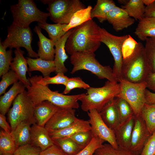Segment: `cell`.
Instances as JSON below:
<instances>
[{
    "label": "cell",
    "mask_w": 155,
    "mask_h": 155,
    "mask_svg": "<svg viewBox=\"0 0 155 155\" xmlns=\"http://www.w3.org/2000/svg\"><path fill=\"white\" fill-rule=\"evenodd\" d=\"M99 26L92 19L73 28L65 44L66 52L71 55L77 52L94 53L101 43Z\"/></svg>",
    "instance_id": "cell-1"
},
{
    "label": "cell",
    "mask_w": 155,
    "mask_h": 155,
    "mask_svg": "<svg viewBox=\"0 0 155 155\" xmlns=\"http://www.w3.org/2000/svg\"><path fill=\"white\" fill-rule=\"evenodd\" d=\"M31 85L27 88V94L34 106L47 101L62 108L78 109V102L83 93L74 95H66L58 91L51 90L48 86L38 83L36 75L29 78Z\"/></svg>",
    "instance_id": "cell-2"
},
{
    "label": "cell",
    "mask_w": 155,
    "mask_h": 155,
    "mask_svg": "<svg viewBox=\"0 0 155 155\" xmlns=\"http://www.w3.org/2000/svg\"><path fill=\"white\" fill-rule=\"evenodd\" d=\"M150 72L144 46L139 42L133 53L123 59L122 78L131 82L140 83L145 82Z\"/></svg>",
    "instance_id": "cell-3"
},
{
    "label": "cell",
    "mask_w": 155,
    "mask_h": 155,
    "mask_svg": "<svg viewBox=\"0 0 155 155\" xmlns=\"http://www.w3.org/2000/svg\"><path fill=\"white\" fill-rule=\"evenodd\" d=\"M120 89L119 83L108 80L102 87H90L86 89L87 93H84L79 99L81 102L82 110L88 112L94 109L99 113L107 103L117 96Z\"/></svg>",
    "instance_id": "cell-4"
},
{
    "label": "cell",
    "mask_w": 155,
    "mask_h": 155,
    "mask_svg": "<svg viewBox=\"0 0 155 155\" xmlns=\"http://www.w3.org/2000/svg\"><path fill=\"white\" fill-rule=\"evenodd\" d=\"M70 62L73 65L71 73L84 70L90 71L100 79H106L111 82H119L109 65H102L95 58L94 53L77 52L71 55Z\"/></svg>",
    "instance_id": "cell-5"
},
{
    "label": "cell",
    "mask_w": 155,
    "mask_h": 155,
    "mask_svg": "<svg viewBox=\"0 0 155 155\" xmlns=\"http://www.w3.org/2000/svg\"><path fill=\"white\" fill-rule=\"evenodd\" d=\"M13 18V23L22 28H27L34 22L46 23L48 13L43 12L37 7L32 0H19L18 3L10 6Z\"/></svg>",
    "instance_id": "cell-6"
},
{
    "label": "cell",
    "mask_w": 155,
    "mask_h": 155,
    "mask_svg": "<svg viewBox=\"0 0 155 155\" xmlns=\"http://www.w3.org/2000/svg\"><path fill=\"white\" fill-rule=\"evenodd\" d=\"M12 106L7 112V118L13 131L16 126L23 121L31 125L36 123L34 116V106L25 90L19 94L12 103Z\"/></svg>",
    "instance_id": "cell-7"
},
{
    "label": "cell",
    "mask_w": 155,
    "mask_h": 155,
    "mask_svg": "<svg viewBox=\"0 0 155 155\" xmlns=\"http://www.w3.org/2000/svg\"><path fill=\"white\" fill-rule=\"evenodd\" d=\"M48 5L51 20L55 23L68 24L73 14L77 11L86 7L79 0H40Z\"/></svg>",
    "instance_id": "cell-8"
},
{
    "label": "cell",
    "mask_w": 155,
    "mask_h": 155,
    "mask_svg": "<svg viewBox=\"0 0 155 155\" xmlns=\"http://www.w3.org/2000/svg\"><path fill=\"white\" fill-rule=\"evenodd\" d=\"M119 83L120 91L117 97L122 98L127 102L133 109L135 116L140 115L146 103L145 92L147 87L146 82L133 83L122 78L119 81Z\"/></svg>",
    "instance_id": "cell-9"
},
{
    "label": "cell",
    "mask_w": 155,
    "mask_h": 155,
    "mask_svg": "<svg viewBox=\"0 0 155 155\" xmlns=\"http://www.w3.org/2000/svg\"><path fill=\"white\" fill-rule=\"evenodd\" d=\"M8 34L2 42L6 49H12L22 47L28 52V57L38 58L37 53L33 51L31 46L32 33L30 28H22L12 23L7 28Z\"/></svg>",
    "instance_id": "cell-10"
},
{
    "label": "cell",
    "mask_w": 155,
    "mask_h": 155,
    "mask_svg": "<svg viewBox=\"0 0 155 155\" xmlns=\"http://www.w3.org/2000/svg\"><path fill=\"white\" fill-rule=\"evenodd\" d=\"M100 40L108 48L114 59L113 72L118 81L122 78V68L123 59L122 46L129 35L122 36L114 35L105 28L99 26Z\"/></svg>",
    "instance_id": "cell-11"
},
{
    "label": "cell",
    "mask_w": 155,
    "mask_h": 155,
    "mask_svg": "<svg viewBox=\"0 0 155 155\" xmlns=\"http://www.w3.org/2000/svg\"><path fill=\"white\" fill-rule=\"evenodd\" d=\"M87 113L93 136L97 137L104 142H107L114 148H118L119 146L116 142L114 131L104 123L99 113L94 109L90 110Z\"/></svg>",
    "instance_id": "cell-12"
},
{
    "label": "cell",
    "mask_w": 155,
    "mask_h": 155,
    "mask_svg": "<svg viewBox=\"0 0 155 155\" xmlns=\"http://www.w3.org/2000/svg\"><path fill=\"white\" fill-rule=\"evenodd\" d=\"M135 123L129 150L135 155H140L144 145L152 134L140 115L135 116Z\"/></svg>",
    "instance_id": "cell-13"
},
{
    "label": "cell",
    "mask_w": 155,
    "mask_h": 155,
    "mask_svg": "<svg viewBox=\"0 0 155 155\" xmlns=\"http://www.w3.org/2000/svg\"><path fill=\"white\" fill-rule=\"evenodd\" d=\"M74 109L60 108L45 126L49 132L64 128L71 124L76 117Z\"/></svg>",
    "instance_id": "cell-14"
},
{
    "label": "cell",
    "mask_w": 155,
    "mask_h": 155,
    "mask_svg": "<svg viewBox=\"0 0 155 155\" xmlns=\"http://www.w3.org/2000/svg\"><path fill=\"white\" fill-rule=\"evenodd\" d=\"M106 20L116 32L127 28L133 24L135 21L124 9L117 6L108 13Z\"/></svg>",
    "instance_id": "cell-15"
},
{
    "label": "cell",
    "mask_w": 155,
    "mask_h": 155,
    "mask_svg": "<svg viewBox=\"0 0 155 155\" xmlns=\"http://www.w3.org/2000/svg\"><path fill=\"white\" fill-rule=\"evenodd\" d=\"M14 52L15 56L11 64L10 68L16 73L20 81L27 88L31 85V84L26 76L28 68L27 59L24 56V52L19 48L16 49Z\"/></svg>",
    "instance_id": "cell-16"
},
{
    "label": "cell",
    "mask_w": 155,
    "mask_h": 155,
    "mask_svg": "<svg viewBox=\"0 0 155 155\" xmlns=\"http://www.w3.org/2000/svg\"><path fill=\"white\" fill-rule=\"evenodd\" d=\"M72 29L67 31L55 43L54 61L55 67V72L57 73L59 72L64 73L68 71L64 65V62L68 58L65 47L66 42Z\"/></svg>",
    "instance_id": "cell-17"
},
{
    "label": "cell",
    "mask_w": 155,
    "mask_h": 155,
    "mask_svg": "<svg viewBox=\"0 0 155 155\" xmlns=\"http://www.w3.org/2000/svg\"><path fill=\"white\" fill-rule=\"evenodd\" d=\"M135 122L134 115L125 123L120 124L114 131L116 142L119 147L129 150Z\"/></svg>",
    "instance_id": "cell-18"
},
{
    "label": "cell",
    "mask_w": 155,
    "mask_h": 155,
    "mask_svg": "<svg viewBox=\"0 0 155 155\" xmlns=\"http://www.w3.org/2000/svg\"><path fill=\"white\" fill-rule=\"evenodd\" d=\"M91 127L88 121L76 118L74 121L68 127L61 129L49 132L52 140L70 137L80 131L91 130Z\"/></svg>",
    "instance_id": "cell-19"
},
{
    "label": "cell",
    "mask_w": 155,
    "mask_h": 155,
    "mask_svg": "<svg viewBox=\"0 0 155 155\" xmlns=\"http://www.w3.org/2000/svg\"><path fill=\"white\" fill-rule=\"evenodd\" d=\"M30 131L31 143L40 148L42 151L54 144L45 127L35 123L31 126Z\"/></svg>",
    "instance_id": "cell-20"
},
{
    "label": "cell",
    "mask_w": 155,
    "mask_h": 155,
    "mask_svg": "<svg viewBox=\"0 0 155 155\" xmlns=\"http://www.w3.org/2000/svg\"><path fill=\"white\" fill-rule=\"evenodd\" d=\"M34 31L37 34L39 39L38 42V57L45 60H54L55 55L54 47L55 43L43 34L41 28L38 26L35 27Z\"/></svg>",
    "instance_id": "cell-21"
},
{
    "label": "cell",
    "mask_w": 155,
    "mask_h": 155,
    "mask_svg": "<svg viewBox=\"0 0 155 155\" xmlns=\"http://www.w3.org/2000/svg\"><path fill=\"white\" fill-rule=\"evenodd\" d=\"M60 108L45 101L34 106V116L36 123L44 127L46 124Z\"/></svg>",
    "instance_id": "cell-22"
},
{
    "label": "cell",
    "mask_w": 155,
    "mask_h": 155,
    "mask_svg": "<svg viewBox=\"0 0 155 155\" xmlns=\"http://www.w3.org/2000/svg\"><path fill=\"white\" fill-rule=\"evenodd\" d=\"M99 113L104 123L114 131L120 125L115 105V98L107 103Z\"/></svg>",
    "instance_id": "cell-23"
},
{
    "label": "cell",
    "mask_w": 155,
    "mask_h": 155,
    "mask_svg": "<svg viewBox=\"0 0 155 155\" xmlns=\"http://www.w3.org/2000/svg\"><path fill=\"white\" fill-rule=\"evenodd\" d=\"M25 86L19 81L14 84L9 90L0 98V114L5 115L17 96L25 90Z\"/></svg>",
    "instance_id": "cell-24"
},
{
    "label": "cell",
    "mask_w": 155,
    "mask_h": 155,
    "mask_svg": "<svg viewBox=\"0 0 155 155\" xmlns=\"http://www.w3.org/2000/svg\"><path fill=\"white\" fill-rule=\"evenodd\" d=\"M26 59L28 66V71L30 72L39 71L44 77L50 76L51 73L55 72L54 60H45L39 57L34 59L28 57Z\"/></svg>",
    "instance_id": "cell-25"
},
{
    "label": "cell",
    "mask_w": 155,
    "mask_h": 155,
    "mask_svg": "<svg viewBox=\"0 0 155 155\" xmlns=\"http://www.w3.org/2000/svg\"><path fill=\"white\" fill-rule=\"evenodd\" d=\"M134 34L142 41L148 38L155 37V18L144 17L139 21Z\"/></svg>",
    "instance_id": "cell-26"
},
{
    "label": "cell",
    "mask_w": 155,
    "mask_h": 155,
    "mask_svg": "<svg viewBox=\"0 0 155 155\" xmlns=\"http://www.w3.org/2000/svg\"><path fill=\"white\" fill-rule=\"evenodd\" d=\"M31 125L28 121H22L11 132L17 148L20 146L31 143Z\"/></svg>",
    "instance_id": "cell-27"
},
{
    "label": "cell",
    "mask_w": 155,
    "mask_h": 155,
    "mask_svg": "<svg viewBox=\"0 0 155 155\" xmlns=\"http://www.w3.org/2000/svg\"><path fill=\"white\" fill-rule=\"evenodd\" d=\"M116 5L112 0H98L91 12V18H96L101 23L106 20L108 13Z\"/></svg>",
    "instance_id": "cell-28"
},
{
    "label": "cell",
    "mask_w": 155,
    "mask_h": 155,
    "mask_svg": "<svg viewBox=\"0 0 155 155\" xmlns=\"http://www.w3.org/2000/svg\"><path fill=\"white\" fill-rule=\"evenodd\" d=\"M146 7L143 0H129L127 4L121 6L130 17L139 21L145 17Z\"/></svg>",
    "instance_id": "cell-29"
},
{
    "label": "cell",
    "mask_w": 155,
    "mask_h": 155,
    "mask_svg": "<svg viewBox=\"0 0 155 155\" xmlns=\"http://www.w3.org/2000/svg\"><path fill=\"white\" fill-rule=\"evenodd\" d=\"M92 8V6L89 5L85 8L76 11L72 17L69 23L63 29V30L67 32L70 29L92 20L91 12Z\"/></svg>",
    "instance_id": "cell-30"
},
{
    "label": "cell",
    "mask_w": 155,
    "mask_h": 155,
    "mask_svg": "<svg viewBox=\"0 0 155 155\" xmlns=\"http://www.w3.org/2000/svg\"><path fill=\"white\" fill-rule=\"evenodd\" d=\"M17 147L12 132H0V155H13Z\"/></svg>",
    "instance_id": "cell-31"
},
{
    "label": "cell",
    "mask_w": 155,
    "mask_h": 155,
    "mask_svg": "<svg viewBox=\"0 0 155 155\" xmlns=\"http://www.w3.org/2000/svg\"><path fill=\"white\" fill-rule=\"evenodd\" d=\"M54 144L67 155H75L83 148L70 137H66L52 140Z\"/></svg>",
    "instance_id": "cell-32"
},
{
    "label": "cell",
    "mask_w": 155,
    "mask_h": 155,
    "mask_svg": "<svg viewBox=\"0 0 155 155\" xmlns=\"http://www.w3.org/2000/svg\"><path fill=\"white\" fill-rule=\"evenodd\" d=\"M38 26L45 30L48 33L50 39L55 43L67 32L63 30L67 24H49L46 22L38 23Z\"/></svg>",
    "instance_id": "cell-33"
},
{
    "label": "cell",
    "mask_w": 155,
    "mask_h": 155,
    "mask_svg": "<svg viewBox=\"0 0 155 155\" xmlns=\"http://www.w3.org/2000/svg\"><path fill=\"white\" fill-rule=\"evenodd\" d=\"M115 105L120 124L125 123L135 115L132 107L124 99L116 97Z\"/></svg>",
    "instance_id": "cell-34"
},
{
    "label": "cell",
    "mask_w": 155,
    "mask_h": 155,
    "mask_svg": "<svg viewBox=\"0 0 155 155\" xmlns=\"http://www.w3.org/2000/svg\"><path fill=\"white\" fill-rule=\"evenodd\" d=\"M140 115L152 134L155 131V104L145 103Z\"/></svg>",
    "instance_id": "cell-35"
},
{
    "label": "cell",
    "mask_w": 155,
    "mask_h": 155,
    "mask_svg": "<svg viewBox=\"0 0 155 155\" xmlns=\"http://www.w3.org/2000/svg\"><path fill=\"white\" fill-rule=\"evenodd\" d=\"M0 40V77L7 72L9 70L10 65L13 60L12 57L13 51L9 49L6 50Z\"/></svg>",
    "instance_id": "cell-36"
},
{
    "label": "cell",
    "mask_w": 155,
    "mask_h": 155,
    "mask_svg": "<svg viewBox=\"0 0 155 155\" xmlns=\"http://www.w3.org/2000/svg\"><path fill=\"white\" fill-rule=\"evenodd\" d=\"M144 46L146 57L150 71L155 72V37L147 38Z\"/></svg>",
    "instance_id": "cell-37"
},
{
    "label": "cell",
    "mask_w": 155,
    "mask_h": 155,
    "mask_svg": "<svg viewBox=\"0 0 155 155\" xmlns=\"http://www.w3.org/2000/svg\"><path fill=\"white\" fill-rule=\"evenodd\" d=\"M94 155H135L129 150L114 148L109 144H103L95 152Z\"/></svg>",
    "instance_id": "cell-38"
},
{
    "label": "cell",
    "mask_w": 155,
    "mask_h": 155,
    "mask_svg": "<svg viewBox=\"0 0 155 155\" xmlns=\"http://www.w3.org/2000/svg\"><path fill=\"white\" fill-rule=\"evenodd\" d=\"M38 83L43 86H48L50 84H62L65 86L69 78L65 75L64 73L59 72L53 77L43 78L41 75H36Z\"/></svg>",
    "instance_id": "cell-39"
},
{
    "label": "cell",
    "mask_w": 155,
    "mask_h": 155,
    "mask_svg": "<svg viewBox=\"0 0 155 155\" xmlns=\"http://www.w3.org/2000/svg\"><path fill=\"white\" fill-rule=\"evenodd\" d=\"M0 82V95L4 94L7 88L10 85L18 82L19 79L15 72L9 70L1 76Z\"/></svg>",
    "instance_id": "cell-40"
},
{
    "label": "cell",
    "mask_w": 155,
    "mask_h": 155,
    "mask_svg": "<svg viewBox=\"0 0 155 155\" xmlns=\"http://www.w3.org/2000/svg\"><path fill=\"white\" fill-rule=\"evenodd\" d=\"M65 86V88L63 93L64 94L69 93L72 90L76 88L86 90L90 87L80 77L69 78Z\"/></svg>",
    "instance_id": "cell-41"
},
{
    "label": "cell",
    "mask_w": 155,
    "mask_h": 155,
    "mask_svg": "<svg viewBox=\"0 0 155 155\" xmlns=\"http://www.w3.org/2000/svg\"><path fill=\"white\" fill-rule=\"evenodd\" d=\"M70 137L77 144L84 148L90 143L93 136L90 130L78 132Z\"/></svg>",
    "instance_id": "cell-42"
},
{
    "label": "cell",
    "mask_w": 155,
    "mask_h": 155,
    "mask_svg": "<svg viewBox=\"0 0 155 155\" xmlns=\"http://www.w3.org/2000/svg\"><path fill=\"white\" fill-rule=\"evenodd\" d=\"M104 142L97 137H93L90 143L75 155H94L95 151Z\"/></svg>",
    "instance_id": "cell-43"
},
{
    "label": "cell",
    "mask_w": 155,
    "mask_h": 155,
    "mask_svg": "<svg viewBox=\"0 0 155 155\" xmlns=\"http://www.w3.org/2000/svg\"><path fill=\"white\" fill-rule=\"evenodd\" d=\"M41 149L30 143L17 148L13 155H39Z\"/></svg>",
    "instance_id": "cell-44"
},
{
    "label": "cell",
    "mask_w": 155,
    "mask_h": 155,
    "mask_svg": "<svg viewBox=\"0 0 155 155\" xmlns=\"http://www.w3.org/2000/svg\"><path fill=\"white\" fill-rule=\"evenodd\" d=\"M137 42L130 35L125 41L122 46L123 59L131 55L133 52Z\"/></svg>",
    "instance_id": "cell-45"
},
{
    "label": "cell",
    "mask_w": 155,
    "mask_h": 155,
    "mask_svg": "<svg viewBox=\"0 0 155 155\" xmlns=\"http://www.w3.org/2000/svg\"><path fill=\"white\" fill-rule=\"evenodd\" d=\"M140 155H155V131L146 143Z\"/></svg>",
    "instance_id": "cell-46"
},
{
    "label": "cell",
    "mask_w": 155,
    "mask_h": 155,
    "mask_svg": "<svg viewBox=\"0 0 155 155\" xmlns=\"http://www.w3.org/2000/svg\"><path fill=\"white\" fill-rule=\"evenodd\" d=\"M39 155H67L58 147L54 144L44 150Z\"/></svg>",
    "instance_id": "cell-47"
},
{
    "label": "cell",
    "mask_w": 155,
    "mask_h": 155,
    "mask_svg": "<svg viewBox=\"0 0 155 155\" xmlns=\"http://www.w3.org/2000/svg\"><path fill=\"white\" fill-rule=\"evenodd\" d=\"M147 88L155 92V72H150L145 81Z\"/></svg>",
    "instance_id": "cell-48"
},
{
    "label": "cell",
    "mask_w": 155,
    "mask_h": 155,
    "mask_svg": "<svg viewBox=\"0 0 155 155\" xmlns=\"http://www.w3.org/2000/svg\"><path fill=\"white\" fill-rule=\"evenodd\" d=\"M0 126L5 131L11 132V127L7 122L5 115L1 114H0Z\"/></svg>",
    "instance_id": "cell-49"
},
{
    "label": "cell",
    "mask_w": 155,
    "mask_h": 155,
    "mask_svg": "<svg viewBox=\"0 0 155 155\" xmlns=\"http://www.w3.org/2000/svg\"><path fill=\"white\" fill-rule=\"evenodd\" d=\"M145 17L155 18V0L151 4L146 6Z\"/></svg>",
    "instance_id": "cell-50"
},
{
    "label": "cell",
    "mask_w": 155,
    "mask_h": 155,
    "mask_svg": "<svg viewBox=\"0 0 155 155\" xmlns=\"http://www.w3.org/2000/svg\"><path fill=\"white\" fill-rule=\"evenodd\" d=\"M146 103L149 104H155V93L146 89L145 92Z\"/></svg>",
    "instance_id": "cell-51"
},
{
    "label": "cell",
    "mask_w": 155,
    "mask_h": 155,
    "mask_svg": "<svg viewBox=\"0 0 155 155\" xmlns=\"http://www.w3.org/2000/svg\"><path fill=\"white\" fill-rule=\"evenodd\" d=\"M154 1V0H143V3L144 5L146 6H148L151 4Z\"/></svg>",
    "instance_id": "cell-52"
},
{
    "label": "cell",
    "mask_w": 155,
    "mask_h": 155,
    "mask_svg": "<svg viewBox=\"0 0 155 155\" xmlns=\"http://www.w3.org/2000/svg\"><path fill=\"white\" fill-rule=\"evenodd\" d=\"M129 0H119L118 2L120 4L125 5L128 2Z\"/></svg>",
    "instance_id": "cell-53"
}]
</instances>
